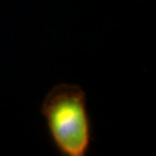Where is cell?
Listing matches in <instances>:
<instances>
[{
    "instance_id": "6da1fadb",
    "label": "cell",
    "mask_w": 156,
    "mask_h": 156,
    "mask_svg": "<svg viewBox=\"0 0 156 156\" xmlns=\"http://www.w3.org/2000/svg\"><path fill=\"white\" fill-rule=\"evenodd\" d=\"M41 113L53 144L61 155L85 156L91 146L86 94L79 85L60 83L47 93Z\"/></svg>"
}]
</instances>
